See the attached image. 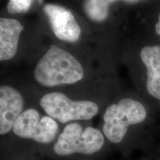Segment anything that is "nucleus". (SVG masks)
<instances>
[{
  "instance_id": "f257e3e1",
  "label": "nucleus",
  "mask_w": 160,
  "mask_h": 160,
  "mask_svg": "<svg viewBox=\"0 0 160 160\" xmlns=\"http://www.w3.org/2000/svg\"><path fill=\"white\" fill-rule=\"evenodd\" d=\"M33 77L39 85L45 87L71 85L82 79L84 70L73 55L51 45L36 65Z\"/></svg>"
},
{
  "instance_id": "f03ea898",
  "label": "nucleus",
  "mask_w": 160,
  "mask_h": 160,
  "mask_svg": "<svg viewBox=\"0 0 160 160\" xmlns=\"http://www.w3.org/2000/svg\"><path fill=\"white\" fill-rule=\"evenodd\" d=\"M105 142L102 131L91 126L83 128L74 122L68 124L59 133L53 143V152L59 158L91 157L102 151Z\"/></svg>"
},
{
  "instance_id": "7ed1b4c3",
  "label": "nucleus",
  "mask_w": 160,
  "mask_h": 160,
  "mask_svg": "<svg viewBox=\"0 0 160 160\" xmlns=\"http://www.w3.org/2000/svg\"><path fill=\"white\" fill-rule=\"evenodd\" d=\"M146 117L142 104L131 98L122 99L105 109L102 131L108 141L118 145L125 139L130 126L142 122Z\"/></svg>"
},
{
  "instance_id": "20e7f679",
  "label": "nucleus",
  "mask_w": 160,
  "mask_h": 160,
  "mask_svg": "<svg viewBox=\"0 0 160 160\" xmlns=\"http://www.w3.org/2000/svg\"><path fill=\"white\" fill-rule=\"evenodd\" d=\"M39 105L45 113L66 124L93 119L99 112V106L89 100H72L63 93L53 92L44 95Z\"/></svg>"
},
{
  "instance_id": "39448f33",
  "label": "nucleus",
  "mask_w": 160,
  "mask_h": 160,
  "mask_svg": "<svg viewBox=\"0 0 160 160\" xmlns=\"http://www.w3.org/2000/svg\"><path fill=\"white\" fill-rule=\"evenodd\" d=\"M12 131L20 139L48 145L54 143L59 134V127L52 117H42L37 110L28 108L17 119Z\"/></svg>"
},
{
  "instance_id": "423d86ee",
  "label": "nucleus",
  "mask_w": 160,
  "mask_h": 160,
  "mask_svg": "<svg viewBox=\"0 0 160 160\" xmlns=\"http://www.w3.org/2000/svg\"><path fill=\"white\" fill-rule=\"evenodd\" d=\"M44 12L58 39L68 42H75L79 39L81 29L69 10L60 5L47 4L44 7Z\"/></svg>"
},
{
  "instance_id": "0eeeda50",
  "label": "nucleus",
  "mask_w": 160,
  "mask_h": 160,
  "mask_svg": "<svg viewBox=\"0 0 160 160\" xmlns=\"http://www.w3.org/2000/svg\"><path fill=\"white\" fill-rule=\"evenodd\" d=\"M24 99L17 90L11 86L0 88V134L12 131L14 123L24 111Z\"/></svg>"
},
{
  "instance_id": "6e6552de",
  "label": "nucleus",
  "mask_w": 160,
  "mask_h": 160,
  "mask_svg": "<svg viewBox=\"0 0 160 160\" xmlns=\"http://www.w3.org/2000/svg\"><path fill=\"white\" fill-rule=\"evenodd\" d=\"M24 26L14 19H0V60L7 61L15 57Z\"/></svg>"
},
{
  "instance_id": "1a4fd4ad",
  "label": "nucleus",
  "mask_w": 160,
  "mask_h": 160,
  "mask_svg": "<svg viewBox=\"0 0 160 160\" xmlns=\"http://www.w3.org/2000/svg\"><path fill=\"white\" fill-rule=\"evenodd\" d=\"M140 57L147 68V91L160 100V46H145L140 52Z\"/></svg>"
},
{
  "instance_id": "9d476101",
  "label": "nucleus",
  "mask_w": 160,
  "mask_h": 160,
  "mask_svg": "<svg viewBox=\"0 0 160 160\" xmlns=\"http://www.w3.org/2000/svg\"><path fill=\"white\" fill-rule=\"evenodd\" d=\"M116 0H85L84 10L90 19L93 22H102L107 19L109 7Z\"/></svg>"
},
{
  "instance_id": "9b49d317",
  "label": "nucleus",
  "mask_w": 160,
  "mask_h": 160,
  "mask_svg": "<svg viewBox=\"0 0 160 160\" xmlns=\"http://www.w3.org/2000/svg\"><path fill=\"white\" fill-rule=\"evenodd\" d=\"M33 0H9L7 5L8 11L12 14L24 13L31 7Z\"/></svg>"
},
{
  "instance_id": "f8f14e48",
  "label": "nucleus",
  "mask_w": 160,
  "mask_h": 160,
  "mask_svg": "<svg viewBox=\"0 0 160 160\" xmlns=\"http://www.w3.org/2000/svg\"><path fill=\"white\" fill-rule=\"evenodd\" d=\"M155 29L157 34L160 36V13L159 14V17H158V22L156 25Z\"/></svg>"
}]
</instances>
